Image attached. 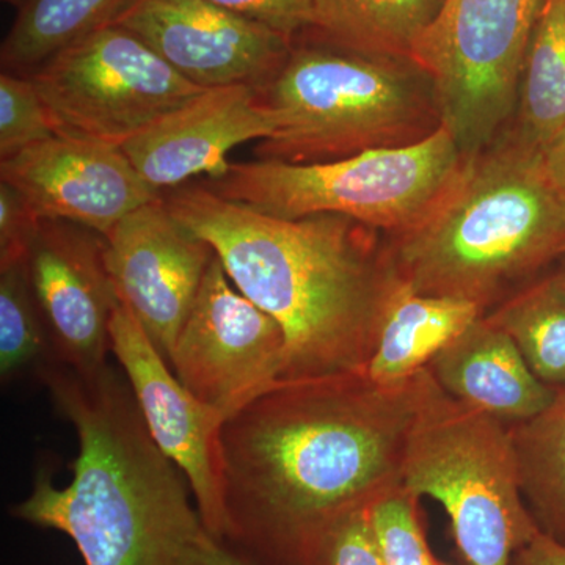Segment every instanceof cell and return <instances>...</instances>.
<instances>
[{
  "mask_svg": "<svg viewBox=\"0 0 565 565\" xmlns=\"http://www.w3.org/2000/svg\"><path fill=\"white\" fill-rule=\"evenodd\" d=\"M40 221H65L106 236L126 215L161 199L120 147L55 136L0 161Z\"/></svg>",
  "mask_w": 565,
  "mask_h": 565,
  "instance_id": "15",
  "label": "cell"
},
{
  "mask_svg": "<svg viewBox=\"0 0 565 565\" xmlns=\"http://www.w3.org/2000/svg\"><path fill=\"white\" fill-rule=\"evenodd\" d=\"M444 6L445 0H313V28L305 33L341 50L412 58Z\"/></svg>",
  "mask_w": 565,
  "mask_h": 565,
  "instance_id": "19",
  "label": "cell"
},
{
  "mask_svg": "<svg viewBox=\"0 0 565 565\" xmlns=\"http://www.w3.org/2000/svg\"><path fill=\"white\" fill-rule=\"evenodd\" d=\"M512 565H565V545L539 533L515 553Z\"/></svg>",
  "mask_w": 565,
  "mask_h": 565,
  "instance_id": "30",
  "label": "cell"
},
{
  "mask_svg": "<svg viewBox=\"0 0 565 565\" xmlns=\"http://www.w3.org/2000/svg\"><path fill=\"white\" fill-rule=\"evenodd\" d=\"M275 131L256 145L267 161L318 163L427 140L444 128L430 74L412 58L296 43L263 88Z\"/></svg>",
  "mask_w": 565,
  "mask_h": 565,
  "instance_id": "5",
  "label": "cell"
},
{
  "mask_svg": "<svg viewBox=\"0 0 565 565\" xmlns=\"http://www.w3.org/2000/svg\"><path fill=\"white\" fill-rule=\"evenodd\" d=\"M104 241L118 299L170 363L214 248L185 228L162 196L126 215Z\"/></svg>",
  "mask_w": 565,
  "mask_h": 565,
  "instance_id": "13",
  "label": "cell"
},
{
  "mask_svg": "<svg viewBox=\"0 0 565 565\" xmlns=\"http://www.w3.org/2000/svg\"><path fill=\"white\" fill-rule=\"evenodd\" d=\"M371 504L337 516L316 539L302 565H385L371 522Z\"/></svg>",
  "mask_w": 565,
  "mask_h": 565,
  "instance_id": "27",
  "label": "cell"
},
{
  "mask_svg": "<svg viewBox=\"0 0 565 565\" xmlns=\"http://www.w3.org/2000/svg\"><path fill=\"white\" fill-rule=\"evenodd\" d=\"M57 363L24 262L0 267V379L39 377Z\"/></svg>",
  "mask_w": 565,
  "mask_h": 565,
  "instance_id": "24",
  "label": "cell"
},
{
  "mask_svg": "<svg viewBox=\"0 0 565 565\" xmlns=\"http://www.w3.org/2000/svg\"><path fill=\"white\" fill-rule=\"evenodd\" d=\"M296 40L313 28V0H210Z\"/></svg>",
  "mask_w": 565,
  "mask_h": 565,
  "instance_id": "28",
  "label": "cell"
},
{
  "mask_svg": "<svg viewBox=\"0 0 565 565\" xmlns=\"http://www.w3.org/2000/svg\"><path fill=\"white\" fill-rule=\"evenodd\" d=\"M563 273L565 274V266H564Z\"/></svg>",
  "mask_w": 565,
  "mask_h": 565,
  "instance_id": "35",
  "label": "cell"
},
{
  "mask_svg": "<svg viewBox=\"0 0 565 565\" xmlns=\"http://www.w3.org/2000/svg\"><path fill=\"white\" fill-rule=\"evenodd\" d=\"M565 128V0H545L527 47L508 136L527 151L544 150Z\"/></svg>",
  "mask_w": 565,
  "mask_h": 565,
  "instance_id": "20",
  "label": "cell"
},
{
  "mask_svg": "<svg viewBox=\"0 0 565 565\" xmlns=\"http://www.w3.org/2000/svg\"><path fill=\"white\" fill-rule=\"evenodd\" d=\"M481 316L484 313L478 305L423 296L403 281L386 311L366 374L379 385L411 381Z\"/></svg>",
  "mask_w": 565,
  "mask_h": 565,
  "instance_id": "18",
  "label": "cell"
},
{
  "mask_svg": "<svg viewBox=\"0 0 565 565\" xmlns=\"http://www.w3.org/2000/svg\"><path fill=\"white\" fill-rule=\"evenodd\" d=\"M429 371L280 381L223 424L225 542L256 565H302L337 516L403 486Z\"/></svg>",
  "mask_w": 565,
  "mask_h": 565,
  "instance_id": "1",
  "label": "cell"
},
{
  "mask_svg": "<svg viewBox=\"0 0 565 565\" xmlns=\"http://www.w3.org/2000/svg\"><path fill=\"white\" fill-rule=\"evenodd\" d=\"M39 225L21 193L0 181V267L24 262Z\"/></svg>",
  "mask_w": 565,
  "mask_h": 565,
  "instance_id": "29",
  "label": "cell"
},
{
  "mask_svg": "<svg viewBox=\"0 0 565 565\" xmlns=\"http://www.w3.org/2000/svg\"><path fill=\"white\" fill-rule=\"evenodd\" d=\"M403 487L444 505L467 565H512L539 534L520 489L511 426L445 393L429 373Z\"/></svg>",
  "mask_w": 565,
  "mask_h": 565,
  "instance_id": "6",
  "label": "cell"
},
{
  "mask_svg": "<svg viewBox=\"0 0 565 565\" xmlns=\"http://www.w3.org/2000/svg\"><path fill=\"white\" fill-rule=\"evenodd\" d=\"M504 330L539 381L565 385V274L563 270L512 294L484 315Z\"/></svg>",
  "mask_w": 565,
  "mask_h": 565,
  "instance_id": "23",
  "label": "cell"
},
{
  "mask_svg": "<svg viewBox=\"0 0 565 565\" xmlns=\"http://www.w3.org/2000/svg\"><path fill=\"white\" fill-rule=\"evenodd\" d=\"M40 382L73 424L79 455L66 487L40 467L11 516L68 535L85 565H204L211 534L191 484L151 437L122 371L55 363Z\"/></svg>",
  "mask_w": 565,
  "mask_h": 565,
  "instance_id": "3",
  "label": "cell"
},
{
  "mask_svg": "<svg viewBox=\"0 0 565 565\" xmlns=\"http://www.w3.org/2000/svg\"><path fill=\"white\" fill-rule=\"evenodd\" d=\"M110 343L151 437L188 478L207 533L225 542L222 456L225 416L181 384L139 321L121 302L111 318Z\"/></svg>",
  "mask_w": 565,
  "mask_h": 565,
  "instance_id": "11",
  "label": "cell"
},
{
  "mask_svg": "<svg viewBox=\"0 0 565 565\" xmlns=\"http://www.w3.org/2000/svg\"><path fill=\"white\" fill-rule=\"evenodd\" d=\"M132 0H28L0 51L3 71L31 74L58 52L115 24Z\"/></svg>",
  "mask_w": 565,
  "mask_h": 565,
  "instance_id": "22",
  "label": "cell"
},
{
  "mask_svg": "<svg viewBox=\"0 0 565 565\" xmlns=\"http://www.w3.org/2000/svg\"><path fill=\"white\" fill-rule=\"evenodd\" d=\"M169 364L189 392L226 419L282 381L281 327L233 285L217 253Z\"/></svg>",
  "mask_w": 565,
  "mask_h": 565,
  "instance_id": "10",
  "label": "cell"
},
{
  "mask_svg": "<svg viewBox=\"0 0 565 565\" xmlns=\"http://www.w3.org/2000/svg\"><path fill=\"white\" fill-rule=\"evenodd\" d=\"M437 385L468 407L515 426L544 412L556 388L535 377L514 340L486 316L427 366Z\"/></svg>",
  "mask_w": 565,
  "mask_h": 565,
  "instance_id": "17",
  "label": "cell"
},
{
  "mask_svg": "<svg viewBox=\"0 0 565 565\" xmlns=\"http://www.w3.org/2000/svg\"><path fill=\"white\" fill-rule=\"evenodd\" d=\"M422 498L403 486L371 504V522L385 565H435L419 516Z\"/></svg>",
  "mask_w": 565,
  "mask_h": 565,
  "instance_id": "25",
  "label": "cell"
},
{
  "mask_svg": "<svg viewBox=\"0 0 565 565\" xmlns=\"http://www.w3.org/2000/svg\"><path fill=\"white\" fill-rule=\"evenodd\" d=\"M28 76L57 136L114 147L206 90L118 24L71 44Z\"/></svg>",
  "mask_w": 565,
  "mask_h": 565,
  "instance_id": "9",
  "label": "cell"
},
{
  "mask_svg": "<svg viewBox=\"0 0 565 565\" xmlns=\"http://www.w3.org/2000/svg\"><path fill=\"white\" fill-rule=\"evenodd\" d=\"M545 0H445L414 61L440 96L444 128L467 159L511 125L527 47Z\"/></svg>",
  "mask_w": 565,
  "mask_h": 565,
  "instance_id": "8",
  "label": "cell"
},
{
  "mask_svg": "<svg viewBox=\"0 0 565 565\" xmlns=\"http://www.w3.org/2000/svg\"><path fill=\"white\" fill-rule=\"evenodd\" d=\"M162 199L214 248L233 285L281 327L282 381L366 373L403 286L381 232L340 214L274 217L202 182Z\"/></svg>",
  "mask_w": 565,
  "mask_h": 565,
  "instance_id": "2",
  "label": "cell"
},
{
  "mask_svg": "<svg viewBox=\"0 0 565 565\" xmlns=\"http://www.w3.org/2000/svg\"><path fill=\"white\" fill-rule=\"evenodd\" d=\"M467 161L448 129L441 128L419 143L338 161L232 163L223 177L202 184L222 199L274 217L340 214L393 237L438 206Z\"/></svg>",
  "mask_w": 565,
  "mask_h": 565,
  "instance_id": "7",
  "label": "cell"
},
{
  "mask_svg": "<svg viewBox=\"0 0 565 565\" xmlns=\"http://www.w3.org/2000/svg\"><path fill=\"white\" fill-rule=\"evenodd\" d=\"M57 136L28 74L0 76V161Z\"/></svg>",
  "mask_w": 565,
  "mask_h": 565,
  "instance_id": "26",
  "label": "cell"
},
{
  "mask_svg": "<svg viewBox=\"0 0 565 565\" xmlns=\"http://www.w3.org/2000/svg\"><path fill=\"white\" fill-rule=\"evenodd\" d=\"M388 244L412 291L467 300L487 315L565 255V196L546 177L541 154L500 136L468 159L424 221Z\"/></svg>",
  "mask_w": 565,
  "mask_h": 565,
  "instance_id": "4",
  "label": "cell"
},
{
  "mask_svg": "<svg viewBox=\"0 0 565 565\" xmlns=\"http://www.w3.org/2000/svg\"><path fill=\"white\" fill-rule=\"evenodd\" d=\"M435 565H446V564L438 563V561H437V564H435Z\"/></svg>",
  "mask_w": 565,
  "mask_h": 565,
  "instance_id": "34",
  "label": "cell"
},
{
  "mask_svg": "<svg viewBox=\"0 0 565 565\" xmlns=\"http://www.w3.org/2000/svg\"><path fill=\"white\" fill-rule=\"evenodd\" d=\"M204 565H256L253 561L241 555L237 550L226 544V542L217 541L210 537L204 542Z\"/></svg>",
  "mask_w": 565,
  "mask_h": 565,
  "instance_id": "32",
  "label": "cell"
},
{
  "mask_svg": "<svg viewBox=\"0 0 565 565\" xmlns=\"http://www.w3.org/2000/svg\"><path fill=\"white\" fill-rule=\"evenodd\" d=\"M275 120L262 88H206L121 145L141 180L158 193L180 188L199 174L210 180L228 172L226 156L237 145L266 140Z\"/></svg>",
  "mask_w": 565,
  "mask_h": 565,
  "instance_id": "16",
  "label": "cell"
},
{
  "mask_svg": "<svg viewBox=\"0 0 565 565\" xmlns=\"http://www.w3.org/2000/svg\"><path fill=\"white\" fill-rule=\"evenodd\" d=\"M520 489L539 533L565 545V385L541 414L511 426Z\"/></svg>",
  "mask_w": 565,
  "mask_h": 565,
  "instance_id": "21",
  "label": "cell"
},
{
  "mask_svg": "<svg viewBox=\"0 0 565 565\" xmlns=\"http://www.w3.org/2000/svg\"><path fill=\"white\" fill-rule=\"evenodd\" d=\"M3 2H9L11 6L18 7V10H21L28 3V0H3Z\"/></svg>",
  "mask_w": 565,
  "mask_h": 565,
  "instance_id": "33",
  "label": "cell"
},
{
  "mask_svg": "<svg viewBox=\"0 0 565 565\" xmlns=\"http://www.w3.org/2000/svg\"><path fill=\"white\" fill-rule=\"evenodd\" d=\"M25 269L57 363L82 373L106 366L120 299L104 236L76 223L40 221Z\"/></svg>",
  "mask_w": 565,
  "mask_h": 565,
  "instance_id": "14",
  "label": "cell"
},
{
  "mask_svg": "<svg viewBox=\"0 0 565 565\" xmlns=\"http://www.w3.org/2000/svg\"><path fill=\"white\" fill-rule=\"evenodd\" d=\"M541 162L548 180L565 196V128L541 151Z\"/></svg>",
  "mask_w": 565,
  "mask_h": 565,
  "instance_id": "31",
  "label": "cell"
},
{
  "mask_svg": "<svg viewBox=\"0 0 565 565\" xmlns=\"http://www.w3.org/2000/svg\"><path fill=\"white\" fill-rule=\"evenodd\" d=\"M115 24L128 29L200 88H266L294 39L210 0H132Z\"/></svg>",
  "mask_w": 565,
  "mask_h": 565,
  "instance_id": "12",
  "label": "cell"
}]
</instances>
